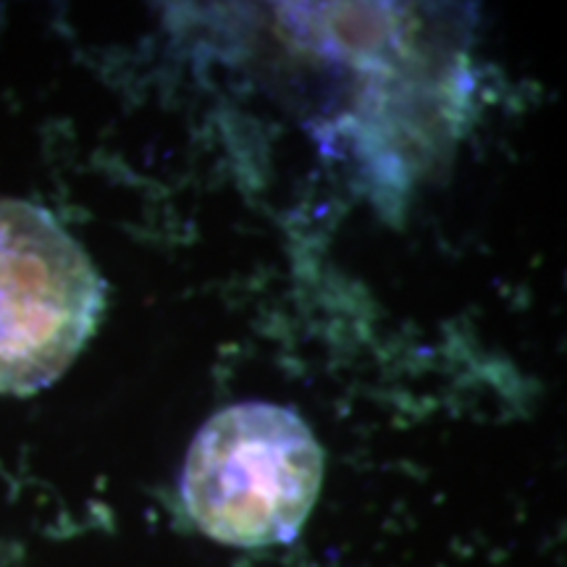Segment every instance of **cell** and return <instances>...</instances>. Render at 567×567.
<instances>
[{"label": "cell", "instance_id": "obj_1", "mask_svg": "<svg viewBox=\"0 0 567 567\" xmlns=\"http://www.w3.org/2000/svg\"><path fill=\"white\" fill-rule=\"evenodd\" d=\"M323 450L292 408L243 402L197 431L182 473V499L197 528L226 547L289 544L313 513Z\"/></svg>", "mask_w": 567, "mask_h": 567}, {"label": "cell", "instance_id": "obj_2", "mask_svg": "<svg viewBox=\"0 0 567 567\" xmlns=\"http://www.w3.org/2000/svg\"><path fill=\"white\" fill-rule=\"evenodd\" d=\"M103 308V276L59 218L0 197V394H34L59 381Z\"/></svg>", "mask_w": 567, "mask_h": 567}]
</instances>
